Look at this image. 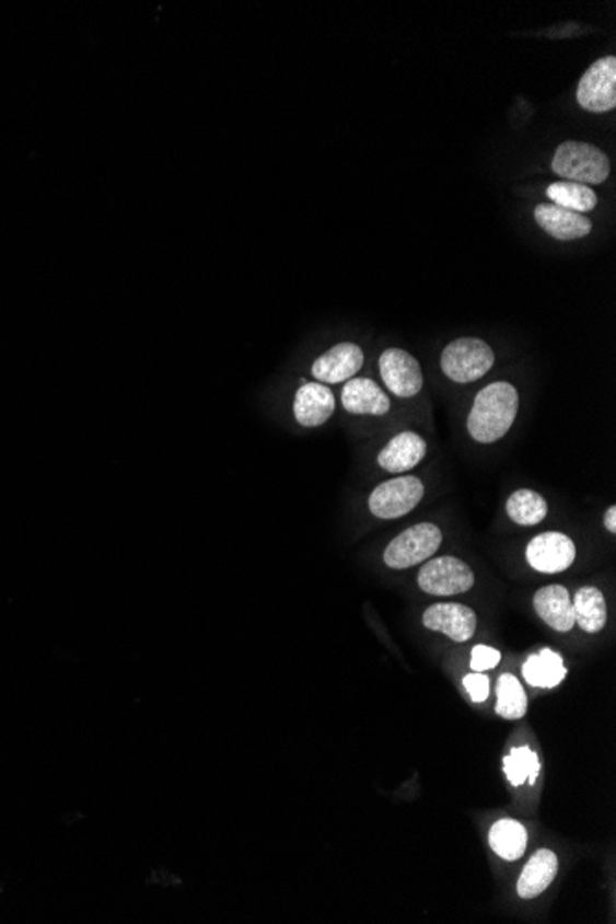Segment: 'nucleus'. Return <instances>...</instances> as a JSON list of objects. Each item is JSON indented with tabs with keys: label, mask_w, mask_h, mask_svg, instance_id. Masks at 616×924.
I'll return each instance as SVG.
<instances>
[{
	"label": "nucleus",
	"mask_w": 616,
	"mask_h": 924,
	"mask_svg": "<svg viewBox=\"0 0 616 924\" xmlns=\"http://www.w3.org/2000/svg\"><path fill=\"white\" fill-rule=\"evenodd\" d=\"M519 409V393L510 382H493L476 395L467 428L478 443H493L510 432Z\"/></svg>",
	"instance_id": "nucleus-1"
},
{
	"label": "nucleus",
	"mask_w": 616,
	"mask_h": 924,
	"mask_svg": "<svg viewBox=\"0 0 616 924\" xmlns=\"http://www.w3.org/2000/svg\"><path fill=\"white\" fill-rule=\"evenodd\" d=\"M381 377L390 392L397 397H414L423 388V371L410 353L392 347L382 353Z\"/></svg>",
	"instance_id": "nucleus-8"
},
{
	"label": "nucleus",
	"mask_w": 616,
	"mask_h": 924,
	"mask_svg": "<svg viewBox=\"0 0 616 924\" xmlns=\"http://www.w3.org/2000/svg\"><path fill=\"white\" fill-rule=\"evenodd\" d=\"M505 511H508L511 521L516 522V524L535 527L548 513V504H546L545 498L541 497L539 493L532 492V489H519L508 498Z\"/></svg>",
	"instance_id": "nucleus-22"
},
{
	"label": "nucleus",
	"mask_w": 616,
	"mask_h": 924,
	"mask_svg": "<svg viewBox=\"0 0 616 924\" xmlns=\"http://www.w3.org/2000/svg\"><path fill=\"white\" fill-rule=\"evenodd\" d=\"M417 584L421 587V591L432 597H452V594H462L473 589L475 574H473V568L458 557H435L421 567Z\"/></svg>",
	"instance_id": "nucleus-5"
},
{
	"label": "nucleus",
	"mask_w": 616,
	"mask_h": 924,
	"mask_svg": "<svg viewBox=\"0 0 616 924\" xmlns=\"http://www.w3.org/2000/svg\"><path fill=\"white\" fill-rule=\"evenodd\" d=\"M523 673L530 684L554 689L563 681L567 670L561 656L554 654L553 649H543L537 656L528 657V661L524 662Z\"/></svg>",
	"instance_id": "nucleus-20"
},
{
	"label": "nucleus",
	"mask_w": 616,
	"mask_h": 924,
	"mask_svg": "<svg viewBox=\"0 0 616 924\" xmlns=\"http://www.w3.org/2000/svg\"><path fill=\"white\" fill-rule=\"evenodd\" d=\"M534 608L541 621L556 632L567 633L574 627L572 598L563 586H546L535 592Z\"/></svg>",
	"instance_id": "nucleus-14"
},
{
	"label": "nucleus",
	"mask_w": 616,
	"mask_h": 924,
	"mask_svg": "<svg viewBox=\"0 0 616 924\" xmlns=\"http://www.w3.org/2000/svg\"><path fill=\"white\" fill-rule=\"evenodd\" d=\"M558 856L550 848H539L524 866L521 878L516 882V893L524 901H532L539 897L543 891L550 888L554 878L558 875Z\"/></svg>",
	"instance_id": "nucleus-17"
},
{
	"label": "nucleus",
	"mask_w": 616,
	"mask_h": 924,
	"mask_svg": "<svg viewBox=\"0 0 616 924\" xmlns=\"http://www.w3.org/2000/svg\"><path fill=\"white\" fill-rule=\"evenodd\" d=\"M539 759L530 748H515L504 759L505 777L513 786H521L526 781L534 784L539 775Z\"/></svg>",
	"instance_id": "nucleus-24"
},
{
	"label": "nucleus",
	"mask_w": 616,
	"mask_h": 924,
	"mask_svg": "<svg viewBox=\"0 0 616 924\" xmlns=\"http://www.w3.org/2000/svg\"><path fill=\"white\" fill-rule=\"evenodd\" d=\"M441 541H443V533L440 528L432 522H421L399 533L392 543L387 544L384 551V563L395 570L416 567L434 556L441 546Z\"/></svg>",
	"instance_id": "nucleus-4"
},
{
	"label": "nucleus",
	"mask_w": 616,
	"mask_h": 924,
	"mask_svg": "<svg viewBox=\"0 0 616 924\" xmlns=\"http://www.w3.org/2000/svg\"><path fill=\"white\" fill-rule=\"evenodd\" d=\"M605 528L609 530L611 533L616 532V508L615 506H611L607 509V513H605Z\"/></svg>",
	"instance_id": "nucleus-27"
},
{
	"label": "nucleus",
	"mask_w": 616,
	"mask_h": 924,
	"mask_svg": "<svg viewBox=\"0 0 616 924\" xmlns=\"http://www.w3.org/2000/svg\"><path fill=\"white\" fill-rule=\"evenodd\" d=\"M493 349L478 338L454 339L441 355L443 373L458 384L478 381L493 368Z\"/></svg>",
	"instance_id": "nucleus-3"
},
{
	"label": "nucleus",
	"mask_w": 616,
	"mask_h": 924,
	"mask_svg": "<svg viewBox=\"0 0 616 924\" xmlns=\"http://www.w3.org/2000/svg\"><path fill=\"white\" fill-rule=\"evenodd\" d=\"M534 217L539 228L545 229L546 233L558 241H578L588 236L593 229V223L585 215L567 211L554 204L537 205Z\"/></svg>",
	"instance_id": "nucleus-13"
},
{
	"label": "nucleus",
	"mask_w": 616,
	"mask_h": 924,
	"mask_svg": "<svg viewBox=\"0 0 616 924\" xmlns=\"http://www.w3.org/2000/svg\"><path fill=\"white\" fill-rule=\"evenodd\" d=\"M341 404L357 416H384L390 412V397L371 379H349L341 390Z\"/></svg>",
	"instance_id": "nucleus-16"
},
{
	"label": "nucleus",
	"mask_w": 616,
	"mask_h": 924,
	"mask_svg": "<svg viewBox=\"0 0 616 924\" xmlns=\"http://www.w3.org/2000/svg\"><path fill=\"white\" fill-rule=\"evenodd\" d=\"M427 454V441L419 434L403 432L390 439L379 454V465L387 473H405L419 465Z\"/></svg>",
	"instance_id": "nucleus-15"
},
{
	"label": "nucleus",
	"mask_w": 616,
	"mask_h": 924,
	"mask_svg": "<svg viewBox=\"0 0 616 924\" xmlns=\"http://www.w3.org/2000/svg\"><path fill=\"white\" fill-rule=\"evenodd\" d=\"M497 714L505 718V720H521L526 708H528V697L524 692L523 684L519 683V679L511 673H502L497 684Z\"/></svg>",
	"instance_id": "nucleus-23"
},
{
	"label": "nucleus",
	"mask_w": 616,
	"mask_h": 924,
	"mask_svg": "<svg viewBox=\"0 0 616 924\" xmlns=\"http://www.w3.org/2000/svg\"><path fill=\"white\" fill-rule=\"evenodd\" d=\"M500 661L499 649L491 648V646H476L470 654V668L476 672H486L491 668L497 667Z\"/></svg>",
	"instance_id": "nucleus-25"
},
{
	"label": "nucleus",
	"mask_w": 616,
	"mask_h": 924,
	"mask_svg": "<svg viewBox=\"0 0 616 924\" xmlns=\"http://www.w3.org/2000/svg\"><path fill=\"white\" fill-rule=\"evenodd\" d=\"M423 624L456 643H467L476 632V614L462 603H434L425 611Z\"/></svg>",
	"instance_id": "nucleus-10"
},
{
	"label": "nucleus",
	"mask_w": 616,
	"mask_h": 924,
	"mask_svg": "<svg viewBox=\"0 0 616 924\" xmlns=\"http://www.w3.org/2000/svg\"><path fill=\"white\" fill-rule=\"evenodd\" d=\"M425 495L423 482L416 476H400L384 482L370 495V511L384 521L410 513Z\"/></svg>",
	"instance_id": "nucleus-7"
},
{
	"label": "nucleus",
	"mask_w": 616,
	"mask_h": 924,
	"mask_svg": "<svg viewBox=\"0 0 616 924\" xmlns=\"http://www.w3.org/2000/svg\"><path fill=\"white\" fill-rule=\"evenodd\" d=\"M528 834L515 819H500L489 831V845L500 858L513 862L523 858Z\"/></svg>",
	"instance_id": "nucleus-19"
},
{
	"label": "nucleus",
	"mask_w": 616,
	"mask_h": 924,
	"mask_svg": "<svg viewBox=\"0 0 616 924\" xmlns=\"http://www.w3.org/2000/svg\"><path fill=\"white\" fill-rule=\"evenodd\" d=\"M526 559L539 573H563L574 563L576 546L565 533H541L530 541Z\"/></svg>",
	"instance_id": "nucleus-9"
},
{
	"label": "nucleus",
	"mask_w": 616,
	"mask_h": 924,
	"mask_svg": "<svg viewBox=\"0 0 616 924\" xmlns=\"http://www.w3.org/2000/svg\"><path fill=\"white\" fill-rule=\"evenodd\" d=\"M553 170L567 182L600 185L611 174L609 158L589 142L567 141L554 153Z\"/></svg>",
	"instance_id": "nucleus-2"
},
{
	"label": "nucleus",
	"mask_w": 616,
	"mask_h": 924,
	"mask_svg": "<svg viewBox=\"0 0 616 924\" xmlns=\"http://www.w3.org/2000/svg\"><path fill=\"white\" fill-rule=\"evenodd\" d=\"M464 686L473 702H486L489 697V678L484 672H475L469 673V675H465Z\"/></svg>",
	"instance_id": "nucleus-26"
},
{
	"label": "nucleus",
	"mask_w": 616,
	"mask_h": 924,
	"mask_svg": "<svg viewBox=\"0 0 616 924\" xmlns=\"http://www.w3.org/2000/svg\"><path fill=\"white\" fill-rule=\"evenodd\" d=\"M335 393L322 382H305L294 399L295 421L303 427H319L335 414Z\"/></svg>",
	"instance_id": "nucleus-12"
},
{
	"label": "nucleus",
	"mask_w": 616,
	"mask_h": 924,
	"mask_svg": "<svg viewBox=\"0 0 616 924\" xmlns=\"http://www.w3.org/2000/svg\"><path fill=\"white\" fill-rule=\"evenodd\" d=\"M546 196L553 199L554 205H558L561 209L572 212L593 211L594 207L598 205V196L589 185H581V183L558 182L553 183L550 187L546 188Z\"/></svg>",
	"instance_id": "nucleus-21"
},
{
	"label": "nucleus",
	"mask_w": 616,
	"mask_h": 924,
	"mask_svg": "<svg viewBox=\"0 0 616 924\" xmlns=\"http://www.w3.org/2000/svg\"><path fill=\"white\" fill-rule=\"evenodd\" d=\"M574 621L588 633H598L607 624V603L600 589L593 586L581 587L572 600Z\"/></svg>",
	"instance_id": "nucleus-18"
},
{
	"label": "nucleus",
	"mask_w": 616,
	"mask_h": 924,
	"mask_svg": "<svg viewBox=\"0 0 616 924\" xmlns=\"http://www.w3.org/2000/svg\"><path fill=\"white\" fill-rule=\"evenodd\" d=\"M364 363V353L357 344H338L317 358L312 366V377L322 384H338L359 373Z\"/></svg>",
	"instance_id": "nucleus-11"
},
{
	"label": "nucleus",
	"mask_w": 616,
	"mask_h": 924,
	"mask_svg": "<svg viewBox=\"0 0 616 924\" xmlns=\"http://www.w3.org/2000/svg\"><path fill=\"white\" fill-rule=\"evenodd\" d=\"M576 99L585 112L605 113L616 106V58H605L594 61L585 74L581 77L576 91Z\"/></svg>",
	"instance_id": "nucleus-6"
}]
</instances>
